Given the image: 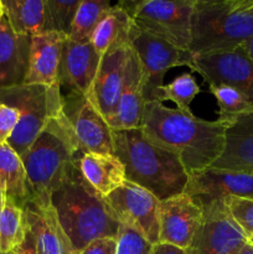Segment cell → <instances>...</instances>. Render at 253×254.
<instances>
[{"label": "cell", "instance_id": "6da1fadb", "mask_svg": "<svg viewBox=\"0 0 253 254\" xmlns=\"http://www.w3.org/2000/svg\"><path fill=\"white\" fill-rule=\"evenodd\" d=\"M228 122L206 121L192 113L145 102L140 129L154 143L179 156L189 175L211 168L222 155Z\"/></svg>", "mask_w": 253, "mask_h": 254}, {"label": "cell", "instance_id": "7a4b0ae2", "mask_svg": "<svg viewBox=\"0 0 253 254\" xmlns=\"http://www.w3.org/2000/svg\"><path fill=\"white\" fill-rule=\"evenodd\" d=\"M50 201L69 238L73 252L98 238H117L118 236L121 222L106 197L97 192L83 178L78 160L52 192Z\"/></svg>", "mask_w": 253, "mask_h": 254}, {"label": "cell", "instance_id": "3957f363", "mask_svg": "<svg viewBox=\"0 0 253 254\" xmlns=\"http://www.w3.org/2000/svg\"><path fill=\"white\" fill-rule=\"evenodd\" d=\"M113 148L126 169V180L150 191L159 201L185 191L189 174L179 156L154 143L140 128L113 130Z\"/></svg>", "mask_w": 253, "mask_h": 254}, {"label": "cell", "instance_id": "277c9868", "mask_svg": "<svg viewBox=\"0 0 253 254\" xmlns=\"http://www.w3.org/2000/svg\"><path fill=\"white\" fill-rule=\"evenodd\" d=\"M64 109L52 116L41 133L21 155L31 196L40 205L50 203L52 192L82 155Z\"/></svg>", "mask_w": 253, "mask_h": 254}, {"label": "cell", "instance_id": "5b68a950", "mask_svg": "<svg viewBox=\"0 0 253 254\" xmlns=\"http://www.w3.org/2000/svg\"><path fill=\"white\" fill-rule=\"evenodd\" d=\"M253 36V0H195L191 24L192 55L227 52Z\"/></svg>", "mask_w": 253, "mask_h": 254}, {"label": "cell", "instance_id": "8992f818", "mask_svg": "<svg viewBox=\"0 0 253 254\" xmlns=\"http://www.w3.org/2000/svg\"><path fill=\"white\" fill-rule=\"evenodd\" d=\"M0 103L19 111L20 119L7 144L24 155L52 116L63 109L61 86L26 84L0 89Z\"/></svg>", "mask_w": 253, "mask_h": 254}, {"label": "cell", "instance_id": "52a82bcc", "mask_svg": "<svg viewBox=\"0 0 253 254\" xmlns=\"http://www.w3.org/2000/svg\"><path fill=\"white\" fill-rule=\"evenodd\" d=\"M119 4L141 31L189 50L195 0H136Z\"/></svg>", "mask_w": 253, "mask_h": 254}, {"label": "cell", "instance_id": "ba28073f", "mask_svg": "<svg viewBox=\"0 0 253 254\" xmlns=\"http://www.w3.org/2000/svg\"><path fill=\"white\" fill-rule=\"evenodd\" d=\"M129 45L135 51L144 74L145 102L160 101V88L164 76L173 67L188 66L191 68L193 55L168 41L141 31L133 24L129 34Z\"/></svg>", "mask_w": 253, "mask_h": 254}, {"label": "cell", "instance_id": "9c48e42d", "mask_svg": "<svg viewBox=\"0 0 253 254\" xmlns=\"http://www.w3.org/2000/svg\"><path fill=\"white\" fill-rule=\"evenodd\" d=\"M106 200L119 222L138 231L153 246L159 243L160 201L150 191L126 180Z\"/></svg>", "mask_w": 253, "mask_h": 254}, {"label": "cell", "instance_id": "30bf717a", "mask_svg": "<svg viewBox=\"0 0 253 254\" xmlns=\"http://www.w3.org/2000/svg\"><path fill=\"white\" fill-rule=\"evenodd\" d=\"M202 207V223L190 247L192 254H236L247 245V237L228 212L225 200Z\"/></svg>", "mask_w": 253, "mask_h": 254}, {"label": "cell", "instance_id": "8fae6325", "mask_svg": "<svg viewBox=\"0 0 253 254\" xmlns=\"http://www.w3.org/2000/svg\"><path fill=\"white\" fill-rule=\"evenodd\" d=\"M191 69L208 86H227L253 98V62L242 47L233 51L193 55Z\"/></svg>", "mask_w": 253, "mask_h": 254}, {"label": "cell", "instance_id": "7c38bea8", "mask_svg": "<svg viewBox=\"0 0 253 254\" xmlns=\"http://www.w3.org/2000/svg\"><path fill=\"white\" fill-rule=\"evenodd\" d=\"M202 218V205L188 193H179L160 201L159 243L189 250Z\"/></svg>", "mask_w": 253, "mask_h": 254}, {"label": "cell", "instance_id": "4fadbf2b", "mask_svg": "<svg viewBox=\"0 0 253 254\" xmlns=\"http://www.w3.org/2000/svg\"><path fill=\"white\" fill-rule=\"evenodd\" d=\"M63 109L82 153L114 154L113 130L86 97H63Z\"/></svg>", "mask_w": 253, "mask_h": 254}, {"label": "cell", "instance_id": "5bb4252c", "mask_svg": "<svg viewBox=\"0 0 253 254\" xmlns=\"http://www.w3.org/2000/svg\"><path fill=\"white\" fill-rule=\"evenodd\" d=\"M129 47V44L114 45L102 56L98 71L86 96L107 123L113 117L118 104Z\"/></svg>", "mask_w": 253, "mask_h": 254}, {"label": "cell", "instance_id": "9a60e30c", "mask_svg": "<svg viewBox=\"0 0 253 254\" xmlns=\"http://www.w3.org/2000/svg\"><path fill=\"white\" fill-rule=\"evenodd\" d=\"M184 192L192 196L202 206L227 197L253 200V175L208 168L189 175Z\"/></svg>", "mask_w": 253, "mask_h": 254}, {"label": "cell", "instance_id": "2e32d148", "mask_svg": "<svg viewBox=\"0 0 253 254\" xmlns=\"http://www.w3.org/2000/svg\"><path fill=\"white\" fill-rule=\"evenodd\" d=\"M144 106L145 99L143 68L135 51L129 47L118 104L113 117L108 122L112 130H129L140 128Z\"/></svg>", "mask_w": 253, "mask_h": 254}, {"label": "cell", "instance_id": "e0dca14e", "mask_svg": "<svg viewBox=\"0 0 253 254\" xmlns=\"http://www.w3.org/2000/svg\"><path fill=\"white\" fill-rule=\"evenodd\" d=\"M102 56L91 41L74 42L67 39L60 66V84L69 94L86 97L94 81Z\"/></svg>", "mask_w": 253, "mask_h": 254}, {"label": "cell", "instance_id": "ac0fdd59", "mask_svg": "<svg viewBox=\"0 0 253 254\" xmlns=\"http://www.w3.org/2000/svg\"><path fill=\"white\" fill-rule=\"evenodd\" d=\"M22 210L27 233L40 254H73L69 238L62 228L51 202L40 205L30 200Z\"/></svg>", "mask_w": 253, "mask_h": 254}, {"label": "cell", "instance_id": "d6986e66", "mask_svg": "<svg viewBox=\"0 0 253 254\" xmlns=\"http://www.w3.org/2000/svg\"><path fill=\"white\" fill-rule=\"evenodd\" d=\"M67 36L57 32H44L31 37L29 69L24 83L46 87L60 84V66Z\"/></svg>", "mask_w": 253, "mask_h": 254}, {"label": "cell", "instance_id": "ffe728a7", "mask_svg": "<svg viewBox=\"0 0 253 254\" xmlns=\"http://www.w3.org/2000/svg\"><path fill=\"white\" fill-rule=\"evenodd\" d=\"M211 168L253 175V111L228 121L225 150Z\"/></svg>", "mask_w": 253, "mask_h": 254}, {"label": "cell", "instance_id": "44dd1931", "mask_svg": "<svg viewBox=\"0 0 253 254\" xmlns=\"http://www.w3.org/2000/svg\"><path fill=\"white\" fill-rule=\"evenodd\" d=\"M31 37L16 35L5 19H0V89L25 82L29 69Z\"/></svg>", "mask_w": 253, "mask_h": 254}, {"label": "cell", "instance_id": "7402d4cb", "mask_svg": "<svg viewBox=\"0 0 253 254\" xmlns=\"http://www.w3.org/2000/svg\"><path fill=\"white\" fill-rule=\"evenodd\" d=\"M78 168L89 185L103 197L126 181V169L114 154L84 153L79 156Z\"/></svg>", "mask_w": 253, "mask_h": 254}, {"label": "cell", "instance_id": "603a6c76", "mask_svg": "<svg viewBox=\"0 0 253 254\" xmlns=\"http://www.w3.org/2000/svg\"><path fill=\"white\" fill-rule=\"evenodd\" d=\"M0 184L5 188L7 200L19 207L24 208L32 198L21 158L7 143L0 144Z\"/></svg>", "mask_w": 253, "mask_h": 254}, {"label": "cell", "instance_id": "cb8c5ba5", "mask_svg": "<svg viewBox=\"0 0 253 254\" xmlns=\"http://www.w3.org/2000/svg\"><path fill=\"white\" fill-rule=\"evenodd\" d=\"M131 26L133 20L123 6L119 2L112 5L97 25L91 37L92 45L103 56L114 45L129 44Z\"/></svg>", "mask_w": 253, "mask_h": 254}, {"label": "cell", "instance_id": "d4e9b609", "mask_svg": "<svg viewBox=\"0 0 253 254\" xmlns=\"http://www.w3.org/2000/svg\"><path fill=\"white\" fill-rule=\"evenodd\" d=\"M5 19L16 35L36 36L42 34L45 0H2Z\"/></svg>", "mask_w": 253, "mask_h": 254}, {"label": "cell", "instance_id": "484cf974", "mask_svg": "<svg viewBox=\"0 0 253 254\" xmlns=\"http://www.w3.org/2000/svg\"><path fill=\"white\" fill-rule=\"evenodd\" d=\"M27 227L24 210L7 200L0 211V251L2 254H12L20 248L26 238Z\"/></svg>", "mask_w": 253, "mask_h": 254}, {"label": "cell", "instance_id": "4316f807", "mask_svg": "<svg viewBox=\"0 0 253 254\" xmlns=\"http://www.w3.org/2000/svg\"><path fill=\"white\" fill-rule=\"evenodd\" d=\"M111 6L108 0H81L72 21L68 40L74 42L91 41L97 25Z\"/></svg>", "mask_w": 253, "mask_h": 254}, {"label": "cell", "instance_id": "83f0119b", "mask_svg": "<svg viewBox=\"0 0 253 254\" xmlns=\"http://www.w3.org/2000/svg\"><path fill=\"white\" fill-rule=\"evenodd\" d=\"M81 0H45L44 32H57L68 37L74 14Z\"/></svg>", "mask_w": 253, "mask_h": 254}, {"label": "cell", "instance_id": "f1b7e54d", "mask_svg": "<svg viewBox=\"0 0 253 254\" xmlns=\"http://www.w3.org/2000/svg\"><path fill=\"white\" fill-rule=\"evenodd\" d=\"M200 92V86L191 73H181L170 83L164 84L160 88V101H170L175 103L176 108L184 113H192L190 109L191 102Z\"/></svg>", "mask_w": 253, "mask_h": 254}, {"label": "cell", "instance_id": "f546056e", "mask_svg": "<svg viewBox=\"0 0 253 254\" xmlns=\"http://www.w3.org/2000/svg\"><path fill=\"white\" fill-rule=\"evenodd\" d=\"M218 104V118L228 122L235 117L253 111V98L227 86H210Z\"/></svg>", "mask_w": 253, "mask_h": 254}, {"label": "cell", "instance_id": "4dcf8cb0", "mask_svg": "<svg viewBox=\"0 0 253 254\" xmlns=\"http://www.w3.org/2000/svg\"><path fill=\"white\" fill-rule=\"evenodd\" d=\"M153 245L138 231L121 223L116 254H150Z\"/></svg>", "mask_w": 253, "mask_h": 254}, {"label": "cell", "instance_id": "1f68e13d", "mask_svg": "<svg viewBox=\"0 0 253 254\" xmlns=\"http://www.w3.org/2000/svg\"><path fill=\"white\" fill-rule=\"evenodd\" d=\"M228 212L236 221L247 240L253 236V200L243 197L225 198Z\"/></svg>", "mask_w": 253, "mask_h": 254}, {"label": "cell", "instance_id": "d6a6232c", "mask_svg": "<svg viewBox=\"0 0 253 254\" xmlns=\"http://www.w3.org/2000/svg\"><path fill=\"white\" fill-rule=\"evenodd\" d=\"M20 113L14 107L0 103V144L7 143L19 123Z\"/></svg>", "mask_w": 253, "mask_h": 254}, {"label": "cell", "instance_id": "836d02e7", "mask_svg": "<svg viewBox=\"0 0 253 254\" xmlns=\"http://www.w3.org/2000/svg\"><path fill=\"white\" fill-rule=\"evenodd\" d=\"M116 252L117 238L104 237L88 243L86 247L73 252V254H116Z\"/></svg>", "mask_w": 253, "mask_h": 254}, {"label": "cell", "instance_id": "e575fe53", "mask_svg": "<svg viewBox=\"0 0 253 254\" xmlns=\"http://www.w3.org/2000/svg\"><path fill=\"white\" fill-rule=\"evenodd\" d=\"M150 254H192V251L190 248L183 250V248L165 245V243H156V245L153 246Z\"/></svg>", "mask_w": 253, "mask_h": 254}, {"label": "cell", "instance_id": "d590c367", "mask_svg": "<svg viewBox=\"0 0 253 254\" xmlns=\"http://www.w3.org/2000/svg\"><path fill=\"white\" fill-rule=\"evenodd\" d=\"M12 254H40L39 251L36 250L34 245V241L30 237L29 233H26V238H25L24 243L20 246V248L17 251H15Z\"/></svg>", "mask_w": 253, "mask_h": 254}, {"label": "cell", "instance_id": "8d00e7d4", "mask_svg": "<svg viewBox=\"0 0 253 254\" xmlns=\"http://www.w3.org/2000/svg\"><path fill=\"white\" fill-rule=\"evenodd\" d=\"M242 50L246 52L248 57H250L251 61L253 62V36L251 39H248L245 44L242 45Z\"/></svg>", "mask_w": 253, "mask_h": 254}, {"label": "cell", "instance_id": "74e56055", "mask_svg": "<svg viewBox=\"0 0 253 254\" xmlns=\"http://www.w3.org/2000/svg\"><path fill=\"white\" fill-rule=\"evenodd\" d=\"M7 202V196H6V191H5L4 186L0 184V211L5 207Z\"/></svg>", "mask_w": 253, "mask_h": 254}, {"label": "cell", "instance_id": "f35d334b", "mask_svg": "<svg viewBox=\"0 0 253 254\" xmlns=\"http://www.w3.org/2000/svg\"><path fill=\"white\" fill-rule=\"evenodd\" d=\"M236 254H253V246L247 243L246 246H243L240 251H238Z\"/></svg>", "mask_w": 253, "mask_h": 254}, {"label": "cell", "instance_id": "ab89813d", "mask_svg": "<svg viewBox=\"0 0 253 254\" xmlns=\"http://www.w3.org/2000/svg\"><path fill=\"white\" fill-rule=\"evenodd\" d=\"M5 16V12H4V5H2V0H0V19Z\"/></svg>", "mask_w": 253, "mask_h": 254}, {"label": "cell", "instance_id": "60d3db41", "mask_svg": "<svg viewBox=\"0 0 253 254\" xmlns=\"http://www.w3.org/2000/svg\"><path fill=\"white\" fill-rule=\"evenodd\" d=\"M248 243H250V245H252V246H253V236H252V237L248 238Z\"/></svg>", "mask_w": 253, "mask_h": 254}, {"label": "cell", "instance_id": "b9f144b4", "mask_svg": "<svg viewBox=\"0 0 253 254\" xmlns=\"http://www.w3.org/2000/svg\"><path fill=\"white\" fill-rule=\"evenodd\" d=\"M0 254H2V253H1V251H0Z\"/></svg>", "mask_w": 253, "mask_h": 254}]
</instances>
